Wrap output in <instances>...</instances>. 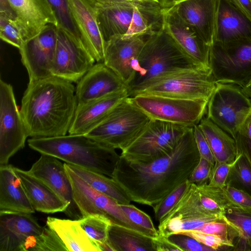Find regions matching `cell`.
Here are the masks:
<instances>
[{"instance_id": "40", "label": "cell", "mask_w": 251, "mask_h": 251, "mask_svg": "<svg viewBox=\"0 0 251 251\" xmlns=\"http://www.w3.org/2000/svg\"><path fill=\"white\" fill-rule=\"evenodd\" d=\"M189 236L199 242L213 249L215 251L224 247H234L233 241L222 237L205 233L194 230L183 231L180 233Z\"/></svg>"}, {"instance_id": "11", "label": "cell", "mask_w": 251, "mask_h": 251, "mask_svg": "<svg viewBox=\"0 0 251 251\" xmlns=\"http://www.w3.org/2000/svg\"><path fill=\"white\" fill-rule=\"evenodd\" d=\"M28 137L12 86L0 80V165L25 147Z\"/></svg>"}, {"instance_id": "38", "label": "cell", "mask_w": 251, "mask_h": 251, "mask_svg": "<svg viewBox=\"0 0 251 251\" xmlns=\"http://www.w3.org/2000/svg\"><path fill=\"white\" fill-rule=\"evenodd\" d=\"M242 155V152L237 148L236 156L233 161L216 162L213 167L208 184L210 186L221 189L224 187L227 184L226 180L232 169Z\"/></svg>"}, {"instance_id": "50", "label": "cell", "mask_w": 251, "mask_h": 251, "mask_svg": "<svg viewBox=\"0 0 251 251\" xmlns=\"http://www.w3.org/2000/svg\"><path fill=\"white\" fill-rule=\"evenodd\" d=\"M239 133L244 135L251 140V113L246 119Z\"/></svg>"}, {"instance_id": "25", "label": "cell", "mask_w": 251, "mask_h": 251, "mask_svg": "<svg viewBox=\"0 0 251 251\" xmlns=\"http://www.w3.org/2000/svg\"><path fill=\"white\" fill-rule=\"evenodd\" d=\"M35 210L45 213L64 212L68 205L43 181L29 172L14 167Z\"/></svg>"}, {"instance_id": "47", "label": "cell", "mask_w": 251, "mask_h": 251, "mask_svg": "<svg viewBox=\"0 0 251 251\" xmlns=\"http://www.w3.org/2000/svg\"><path fill=\"white\" fill-rule=\"evenodd\" d=\"M237 148L242 153L251 167V140L238 133L235 139Z\"/></svg>"}, {"instance_id": "51", "label": "cell", "mask_w": 251, "mask_h": 251, "mask_svg": "<svg viewBox=\"0 0 251 251\" xmlns=\"http://www.w3.org/2000/svg\"><path fill=\"white\" fill-rule=\"evenodd\" d=\"M186 0H158V3L164 9L171 8Z\"/></svg>"}, {"instance_id": "44", "label": "cell", "mask_w": 251, "mask_h": 251, "mask_svg": "<svg viewBox=\"0 0 251 251\" xmlns=\"http://www.w3.org/2000/svg\"><path fill=\"white\" fill-rule=\"evenodd\" d=\"M213 166L207 160L200 157L199 161L192 171L188 180L190 183L198 185L207 182Z\"/></svg>"}, {"instance_id": "3", "label": "cell", "mask_w": 251, "mask_h": 251, "mask_svg": "<svg viewBox=\"0 0 251 251\" xmlns=\"http://www.w3.org/2000/svg\"><path fill=\"white\" fill-rule=\"evenodd\" d=\"M29 147L41 154L111 177L120 155L116 150L85 135L31 138Z\"/></svg>"}, {"instance_id": "28", "label": "cell", "mask_w": 251, "mask_h": 251, "mask_svg": "<svg viewBox=\"0 0 251 251\" xmlns=\"http://www.w3.org/2000/svg\"><path fill=\"white\" fill-rule=\"evenodd\" d=\"M46 224L55 231L68 251H100L97 245L81 227L78 220L48 217Z\"/></svg>"}, {"instance_id": "1", "label": "cell", "mask_w": 251, "mask_h": 251, "mask_svg": "<svg viewBox=\"0 0 251 251\" xmlns=\"http://www.w3.org/2000/svg\"><path fill=\"white\" fill-rule=\"evenodd\" d=\"M200 157L191 127L171 152L152 161L135 162L120 155L111 177L131 201L153 207L188 180Z\"/></svg>"}, {"instance_id": "18", "label": "cell", "mask_w": 251, "mask_h": 251, "mask_svg": "<svg viewBox=\"0 0 251 251\" xmlns=\"http://www.w3.org/2000/svg\"><path fill=\"white\" fill-rule=\"evenodd\" d=\"M164 28L197 64L210 68V46L179 16L173 7L164 9Z\"/></svg>"}, {"instance_id": "22", "label": "cell", "mask_w": 251, "mask_h": 251, "mask_svg": "<svg viewBox=\"0 0 251 251\" xmlns=\"http://www.w3.org/2000/svg\"><path fill=\"white\" fill-rule=\"evenodd\" d=\"M128 97H129L128 90L127 88H125L89 102L77 104L69 134H87L118 104Z\"/></svg>"}, {"instance_id": "12", "label": "cell", "mask_w": 251, "mask_h": 251, "mask_svg": "<svg viewBox=\"0 0 251 251\" xmlns=\"http://www.w3.org/2000/svg\"><path fill=\"white\" fill-rule=\"evenodd\" d=\"M96 62L83 43L74 40L57 28L52 75L77 83Z\"/></svg>"}, {"instance_id": "5", "label": "cell", "mask_w": 251, "mask_h": 251, "mask_svg": "<svg viewBox=\"0 0 251 251\" xmlns=\"http://www.w3.org/2000/svg\"><path fill=\"white\" fill-rule=\"evenodd\" d=\"M150 120L128 97L85 135L107 146L122 151L140 133Z\"/></svg>"}, {"instance_id": "31", "label": "cell", "mask_w": 251, "mask_h": 251, "mask_svg": "<svg viewBox=\"0 0 251 251\" xmlns=\"http://www.w3.org/2000/svg\"><path fill=\"white\" fill-rule=\"evenodd\" d=\"M68 164L80 178L96 191L111 198L119 204H129L131 201L119 185L111 177L85 169Z\"/></svg>"}, {"instance_id": "19", "label": "cell", "mask_w": 251, "mask_h": 251, "mask_svg": "<svg viewBox=\"0 0 251 251\" xmlns=\"http://www.w3.org/2000/svg\"><path fill=\"white\" fill-rule=\"evenodd\" d=\"M44 227L32 213H0V251H22L25 243L41 234Z\"/></svg>"}, {"instance_id": "20", "label": "cell", "mask_w": 251, "mask_h": 251, "mask_svg": "<svg viewBox=\"0 0 251 251\" xmlns=\"http://www.w3.org/2000/svg\"><path fill=\"white\" fill-rule=\"evenodd\" d=\"M127 88L103 62L95 63L77 82V104L84 103Z\"/></svg>"}, {"instance_id": "13", "label": "cell", "mask_w": 251, "mask_h": 251, "mask_svg": "<svg viewBox=\"0 0 251 251\" xmlns=\"http://www.w3.org/2000/svg\"><path fill=\"white\" fill-rule=\"evenodd\" d=\"M64 164L72 186L74 200L82 217L92 214L100 215L108 218L113 223L142 232L128 219L119 203L93 189L77 175L67 163Z\"/></svg>"}, {"instance_id": "24", "label": "cell", "mask_w": 251, "mask_h": 251, "mask_svg": "<svg viewBox=\"0 0 251 251\" xmlns=\"http://www.w3.org/2000/svg\"><path fill=\"white\" fill-rule=\"evenodd\" d=\"M251 40V22L230 0H219L214 42L225 45Z\"/></svg>"}, {"instance_id": "41", "label": "cell", "mask_w": 251, "mask_h": 251, "mask_svg": "<svg viewBox=\"0 0 251 251\" xmlns=\"http://www.w3.org/2000/svg\"><path fill=\"white\" fill-rule=\"evenodd\" d=\"M221 189L228 206L251 207V195L227 183Z\"/></svg>"}, {"instance_id": "53", "label": "cell", "mask_w": 251, "mask_h": 251, "mask_svg": "<svg viewBox=\"0 0 251 251\" xmlns=\"http://www.w3.org/2000/svg\"><path fill=\"white\" fill-rule=\"evenodd\" d=\"M243 92L251 99V80L243 88H242Z\"/></svg>"}, {"instance_id": "7", "label": "cell", "mask_w": 251, "mask_h": 251, "mask_svg": "<svg viewBox=\"0 0 251 251\" xmlns=\"http://www.w3.org/2000/svg\"><path fill=\"white\" fill-rule=\"evenodd\" d=\"M189 127L151 119L120 155L135 162L152 161L171 152Z\"/></svg>"}, {"instance_id": "33", "label": "cell", "mask_w": 251, "mask_h": 251, "mask_svg": "<svg viewBox=\"0 0 251 251\" xmlns=\"http://www.w3.org/2000/svg\"><path fill=\"white\" fill-rule=\"evenodd\" d=\"M78 220L81 227L97 245L100 251H112L107 242L109 227L112 223L110 220L102 215L92 214Z\"/></svg>"}, {"instance_id": "2", "label": "cell", "mask_w": 251, "mask_h": 251, "mask_svg": "<svg viewBox=\"0 0 251 251\" xmlns=\"http://www.w3.org/2000/svg\"><path fill=\"white\" fill-rule=\"evenodd\" d=\"M77 105L72 82L53 75L29 81L20 109L28 137L66 135Z\"/></svg>"}, {"instance_id": "45", "label": "cell", "mask_w": 251, "mask_h": 251, "mask_svg": "<svg viewBox=\"0 0 251 251\" xmlns=\"http://www.w3.org/2000/svg\"><path fill=\"white\" fill-rule=\"evenodd\" d=\"M193 131L200 156L205 159L214 166L215 163L214 155L203 132L198 125L193 127Z\"/></svg>"}, {"instance_id": "48", "label": "cell", "mask_w": 251, "mask_h": 251, "mask_svg": "<svg viewBox=\"0 0 251 251\" xmlns=\"http://www.w3.org/2000/svg\"><path fill=\"white\" fill-rule=\"evenodd\" d=\"M251 22V0H230Z\"/></svg>"}, {"instance_id": "52", "label": "cell", "mask_w": 251, "mask_h": 251, "mask_svg": "<svg viewBox=\"0 0 251 251\" xmlns=\"http://www.w3.org/2000/svg\"><path fill=\"white\" fill-rule=\"evenodd\" d=\"M98 2L101 4L112 3L122 2H132L139 1H151L157 2L158 0H96Z\"/></svg>"}, {"instance_id": "4", "label": "cell", "mask_w": 251, "mask_h": 251, "mask_svg": "<svg viewBox=\"0 0 251 251\" xmlns=\"http://www.w3.org/2000/svg\"><path fill=\"white\" fill-rule=\"evenodd\" d=\"M198 68H205L192 60L163 27L149 35L145 43L134 78L127 87L129 97L164 75Z\"/></svg>"}, {"instance_id": "14", "label": "cell", "mask_w": 251, "mask_h": 251, "mask_svg": "<svg viewBox=\"0 0 251 251\" xmlns=\"http://www.w3.org/2000/svg\"><path fill=\"white\" fill-rule=\"evenodd\" d=\"M57 28L49 24L37 35L25 41L19 49L23 65L26 68L29 81L36 80L51 75Z\"/></svg>"}, {"instance_id": "8", "label": "cell", "mask_w": 251, "mask_h": 251, "mask_svg": "<svg viewBox=\"0 0 251 251\" xmlns=\"http://www.w3.org/2000/svg\"><path fill=\"white\" fill-rule=\"evenodd\" d=\"M206 112L207 118L235 139L251 113V99L238 85L217 83Z\"/></svg>"}, {"instance_id": "15", "label": "cell", "mask_w": 251, "mask_h": 251, "mask_svg": "<svg viewBox=\"0 0 251 251\" xmlns=\"http://www.w3.org/2000/svg\"><path fill=\"white\" fill-rule=\"evenodd\" d=\"M149 36H115L105 42L103 62L127 87L134 78L139 55Z\"/></svg>"}, {"instance_id": "49", "label": "cell", "mask_w": 251, "mask_h": 251, "mask_svg": "<svg viewBox=\"0 0 251 251\" xmlns=\"http://www.w3.org/2000/svg\"><path fill=\"white\" fill-rule=\"evenodd\" d=\"M0 13L12 20H16V16L8 0H0Z\"/></svg>"}, {"instance_id": "29", "label": "cell", "mask_w": 251, "mask_h": 251, "mask_svg": "<svg viewBox=\"0 0 251 251\" xmlns=\"http://www.w3.org/2000/svg\"><path fill=\"white\" fill-rule=\"evenodd\" d=\"M153 239L140 231L112 223L107 242L112 251H155Z\"/></svg>"}, {"instance_id": "27", "label": "cell", "mask_w": 251, "mask_h": 251, "mask_svg": "<svg viewBox=\"0 0 251 251\" xmlns=\"http://www.w3.org/2000/svg\"><path fill=\"white\" fill-rule=\"evenodd\" d=\"M140 1L101 4L98 2V21L105 42L115 36H124L132 22L134 9Z\"/></svg>"}, {"instance_id": "39", "label": "cell", "mask_w": 251, "mask_h": 251, "mask_svg": "<svg viewBox=\"0 0 251 251\" xmlns=\"http://www.w3.org/2000/svg\"><path fill=\"white\" fill-rule=\"evenodd\" d=\"M189 183L188 180L184 182L153 207L156 221L159 222L167 214L180 198Z\"/></svg>"}, {"instance_id": "16", "label": "cell", "mask_w": 251, "mask_h": 251, "mask_svg": "<svg viewBox=\"0 0 251 251\" xmlns=\"http://www.w3.org/2000/svg\"><path fill=\"white\" fill-rule=\"evenodd\" d=\"M29 172L43 181L68 205L64 212L72 219L79 220L82 215L73 198L70 180L64 164L58 159L45 154L40 157L28 170Z\"/></svg>"}, {"instance_id": "34", "label": "cell", "mask_w": 251, "mask_h": 251, "mask_svg": "<svg viewBox=\"0 0 251 251\" xmlns=\"http://www.w3.org/2000/svg\"><path fill=\"white\" fill-rule=\"evenodd\" d=\"M66 246L57 234L47 225L43 232L27 241L22 251H64Z\"/></svg>"}, {"instance_id": "42", "label": "cell", "mask_w": 251, "mask_h": 251, "mask_svg": "<svg viewBox=\"0 0 251 251\" xmlns=\"http://www.w3.org/2000/svg\"><path fill=\"white\" fill-rule=\"evenodd\" d=\"M169 238L180 247L183 251H215L211 247L207 246L186 235L175 234L170 236Z\"/></svg>"}, {"instance_id": "6", "label": "cell", "mask_w": 251, "mask_h": 251, "mask_svg": "<svg viewBox=\"0 0 251 251\" xmlns=\"http://www.w3.org/2000/svg\"><path fill=\"white\" fill-rule=\"evenodd\" d=\"M217 83L210 68L185 70L169 73L155 79L131 97L152 95L208 101Z\"/></svg>"}, {"instance_id": "37", "label": "cell", "mask_w": 251, "mask_h": 251, "mask_svg": "<svg viewBox=\"0 0 251 251\" xmlns=\"http://www.w3.org/2000/svg\"><path fill=\"white\" fill-rule=\"evenodd\" d=\"M0 37L7 43L19 49L25 41L21 29L15 20L0 13Z\"/></svg>"}, {"instance_id": "23", "label": "cell", "mask_w": 251, "mask_h": 251, "mask_svg": "<svg viewBox=\"0 0 251 251\" xmlns=\"http://www.w3.org/2000/svg\"><path fill=\"white\" fill-rule=\"evenodd\" d=\"M219 0H186L173 7L203 41L210 46L214 42Z\"/></svg>"}, {"instance_id": "26", "label": "cell", "mask_w": 251, "mask_h": 251, "mask_svg": "<svg viewBox=\"0 0 251 251\" xmlns=\"http://www.w3.org/2000/svg\"><path fill=\"white\" fill-rule=\"evenodd\" d=\"M35 211L14 167L0 165V213L32 214Z\"/></svg>"}, {"instance_id": "30", "label": "cell", "mask_w": 251, "mask_h": 251, "mask_svg": "<svg viewBox=\"0 0 251 251\" xmlns=\"http://www.w3.org/2000/svg\"><path fill=\"white\" fill-rule=\"evenodd\" d=\"M198 126L210 147L215 163L235 159L237 146L234 139L207 117H203Z\"/></svg>"}, {"instance_id": "10", "label": "cell", "mask_w": 251, "mask_h": 251, "mask_svg": "<svg viewBox=\"0 0 251 251\" xmlns=\"http://www.w3.org/2000/svg\"><path fill=\"white\" fill-rule=\"evenodd\" d=\"M130 98L150 119L188 127L199 125L204 117L208 101L152 95H138Z\"/></svg>"}, {"instance_id": "21", "label": "cell", "mask_w": 251, "mask_h": 251, "mask_svg": "<svg viewBox=\"0 0 251 251\" xmlns=\"http://www.w3.org/2000/svg\"><path fill=\"white\" fill-rule=\"evenodd\" d=\"M25 41L39 34L49 24L58 26L48 0H8Z\"/></svg>"}, {"instance_id": "9", "label": "cell", "mask_w": 251, "mask_h": 251, "mask_svg": "<svg viewBox=\"0 0 251 251\" xmlns=\"http://www.w3.org/2000/svg\"><path fill=\"white\" fill-rule=\"evenodd\" d=\"M209 67L217 83L243 88L251 80V40L210 46Z\"/></svg>"}, {"instance_id": "32", "label": "cell", "mask_w": 251, "mask_h": 251, "mask_svg": "<svg viewBox=\"0 0 251 251\" xmlns=\"http://www.w3.org/2000/svg\"><path fill=\"white\" fill-rule=\"evenodd\" d=\"M224 221L236 232L239 243L245 250H251V207L228 206Z\"/></svg>"}, {"instance_id": "46", "label": "cell", "mask_w": 251, "mask_h": 251, "mask_svg": "<svg viewBox=\"0 0 251 251\" xmlns=\"http://www.w3.org/2000/svg\"><path fill=\"white\" fill-rule=\"evenodd\" d=\"M153 242L155 251H183L169 237L159 235L158 237L154 238Z\"/></svg>"}, {"instance_id": "35", "label": "cell", "mask_w": 251, "mask_h": 251, "mask_svg": "<svg viewBox=\"0 0 251 251\" xmlns=\"http://www.w3.org/2000/svg\"><path fill=\"white\" fill-rule=\"evenodd\" d=\"M58 26L74 40L83 43L73 17L68 0H48Z\"/></svg>"}, {"instance_id": "17", "label": "cell", "mask_w": 251, "mask_h": 251, "mask_svg": "<svg viewBox=\"0 0 251 251\" xmlns=\"http://www.w3.org/2000/svg\"><path fill=\"white\" fill-rule=\"evenodd\" d=\"M70 8L81 39L96 62H103L105 41L98 21L96 0H68Z\"/></svg>"}, {"instance_id": "36", "label": "cell", "mask_w": 251, "mask_h": 251, "mask_svg": "<svg viewBox=\"0 0 251 251\" xmlns=\"http://www.w3.org/2000/svg\"><path fill=\"white\" fill-rule=\"evenodd\" d=\"M128 219L136 225L143 232L153 237L159 236L158 229L147 213L134 205L129 204H119Z\"/></svg>"}, {"instance_id": "43", "label": "cell", "mask_w": 251, "mask_h": 251, "mask_svg": "<svg viewBox=\"0 0 251 251\" xmlns=\"http://www.w3.org/2000/svg\"><path fill=\"white\" fill-rule=\"evenodd\" d=\"M230 173H232L233 176L239 182L251 188V167L243 154L238 160Z\"/></svg>"}]
</instances>
